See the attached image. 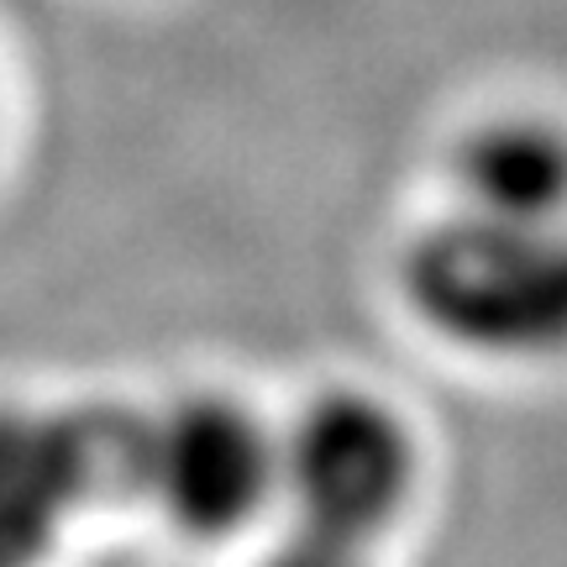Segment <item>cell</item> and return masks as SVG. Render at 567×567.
Returning <instances> with one entry per match:
<instances>
[{
	"instance_id": "obj_3",
	"label": "cell",
	"mask_w": 567,
	"mask_h": 567,
	"mask_svg": "<svg viewBox=\"0 0 567 567\" xmlns=\"http://www.w3.org/2000/svg\"><path fill=\"white\" fill-rule=\"evenodd\" d=\"M415 484L405 421L363 389H331L279 436V499L289 530L363 551L384 536Z\"/></svg>"
},
{
	"instance_id": "obj_6",
	"label": "cell",
	"mask_w": 567,
	"mask_h": 567,
	"mask_svg": "<svg viewBox=\"0 0 567 567\" xmlns=\"http://www.w3.org/2000/svg\"><path fill=\"white\" fill-rule=\"evenodd\" d=\"M258 567H368V557H363V551L326 547V542H310V536L284 530L279 542L258 557Z\"/></svg>"
},
{
	"instance_id": "obj_2",
	"label": "cell",
	"mask_w": 567,
	"mask_h": 567,
	"mask_svg": "<svg viewBox=\"0 0 567 567\" xmlns=\"http://www.w3.org/2000/svg\"><path fill=\"white\" fill-rule=\"evenodd\" d=\"M122 499L184 536H231L279 499V436L226 394L122 415Z\"/></svg>"
},
{
	"instance_id": "obj_1",
	"label": "cell",
	"mask_w": 567,
	"mask_h": 567,
	"mask_svg": "<svg viewBox=\"0 0 567 567\" xmlns=\"http://www.w3.org/2000/svg\"><path fill=\"white\" fill-rule=\"evenodd\" d=\"M400 295L431 337L473 358H567V216L515 221L457 205L410 237Z\"/></svg>"
},
{
	"instance_id": "obj_5",
	"label": "cell",
	"mask_w": 567,
	"mask_h": 567,
	"mask_svg": "<svg viewBox=\"0 0 567 567\" xmlns=\"http://www.w3.org/2000/svg\"><path fill=\"white\" fill-rule=\"evenodd\" d=\"M452 189L463 210L557 221L567 216V132L542 116L478 122L452 153Z\"/></svg>"
},
{
	"instance_id": "obj_4",
	"label": "cell",
	"mask_w": 567,
	"mask_h": 567,
	"mask_svg": "<svg viewBox=\"0 0 567 567\" xmlns=\"http://www.w3.org/2000/svg\"><path fill=\"white\" fill-rule=\"evenodd\" d=\"M101 499H122V415L0 410V567H42Z\"/></svg>"
}]
</instances>
